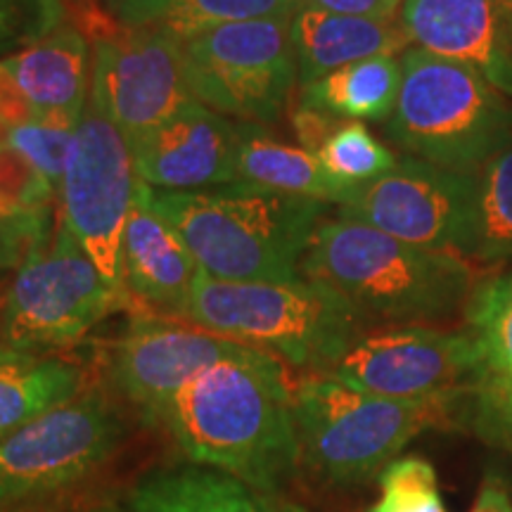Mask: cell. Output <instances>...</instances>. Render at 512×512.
<instances>
[{"mask_svg": "<svg viewBox=\"0 0 512 512\" xmlns=\"http://www.w3.org/2000/svg\"><path fill=\"white\" fill-rule=\"evenodd\" d=\"M285 363L261 349L228 358L188 384L155 425L188 463L214 467L264 494H280L299 458Z\"/></svg>", "mask_w": 512, "mask_h": 512, "instance_id": "6da1fadb", "label": "cell"}, {"mask_svg": "<svg viewBox=\"0 0 512 512\" xmlns=\"http://www.w3.org/2000/svg\"><path fill=\"white\" fill-rule=\"evenodd\" d=\"M143 185L147 204L174 226L209 278L228 283L302 278V259L325 202L245 183L202 190Z\"/></svg>", "mask_w": 512, "mask_h": 512, "instance_id": "7a4b0ae2", "label": "cell"}, {"mask_svg": "<svg viewBox=\"0 0 512 512\" xmlns=\"http://www.w3.org/2000/svg\"><path fill=\"white\" fill-rule=\"evenodd\" d=\"M302 275L342 294L368 325H425L470 302L477 273L463 256L408 245L339 214L320 221Z\"/></svg>", "mask_w": 512, "mask_h": 512, "instance_id": "3957f363", "label": "cell"}, {"mask_svg": "<svg viewBox=\"0 0 512 512\" xmlns=\"http://www.w3.org/2000/svg\"><path fill=\"white\" fill-rule=\"evenodd\" d=\"M185 320L268 351L306 375H328L368 332L342 294L311 278L228 283L200 271Z\"/></svg>", "mask_w": 512, "mask_h": 512, "instance_id": "277c9868", "label": "cell"}, {"mask_svg": "<svg viewBox=\"0 0 512 512\" xmlns=\"http://www.w3.org/2000/svg\"><path fill=\"white\" fill-rule=\"evenodd\" d=\"M456 401L387 399L328 375H306L292 389L299 458L330 484L370 482L418 434L448 425Z\"/></svg>", "mask_w": 512, "mask_h": 512, "instance_id": "5b68a950", "label": "cell"}, {"mask_svg": "<svg viewBox=\"0 0 512 512\" xmlns=\"http://www.w3.org/2000/svg\"><path fill=\"white\" fill-rule=\"evenodd\" d=\"M401 91L384 133L441 169L472 174L512 140V100L467 64L420 48L401 57Z\"/></svg>", "mask_w": 512, "mask_h": 512, "instance_id": "8992f818", "label": "cell"}, {"mask_svg": "<svg viewBox=\"0 0 512 512\" xmlns=\"http://www.w3.org/2000/svg\"><path fill=\"white\" fill-rule=\"evenodd\" d=\"M119 311L138 313L128 292L100 273L57 214L55 233L22 261L5 292L0 344L62 351Z\"/></svg>", "mask_w": 512, "mask_h": 512, "instance_id": "52a82bcc", "label": "cell"}, {"mask_svg": "<svg viewBox=\"0 0 512 512\" xmlns=\"http://www.w3.org/2000/svg\"><path fill=\"white\" fill-rule=\"evenodd\" d=\"M195 100L228 119L278 124L297 83L292 17L230 22L181 43Z\"/></svg>", "mask_w": 512, "mask_h": 512, "instance_id": "ba28073f", "label": "cell"}, {"mask_svg": "<svg viewBox=\"0 0 512 512\" xmlns=\"http://www.w3.org/2000/svg\"><path fill=\"white\" fill-rule=\"evenodd\" d=\"M126 418L102 389H86L0 439V505L72 496L119 451Z\"/></svg>", "mask_w": 512, "mask_h": 512, "instance_id": "9c48e42d", "label": "cell"}, {"mask_svg": "<svg viewBox=\"0 0 512 512\" xmlns=\"http://www.w3.org/2000/svg\"><path fill=\"white\" fill-rule=\"evenodd\" d=\"M138 190L126 133L91 83L60 190V216L88 259L119 290L121 238Z\"/></svg>", "mask_w": 512, "mask_h": 512, "instance_id": "30bf717a", "label": "cell"}, {"mask_svg": "<svg viewBox=\"0 0 512 512\" xmlns=\"http://www.w3.org/2000/svg\"><path fill=\"white\" fill-rule=\"evenodd\" d=\"M328 377L387 399H453L479 392L486 366L470 330L387 325L358 339Z\"/></svg>", "mask_w": 512, "mask_h": 512, "instance_id": "8fae6325", "label": "cell"}, {"mask_svg": "<svg viewBox=\"0 0 512 512\" xmlns=\"http://www.w3.org/2000/svg\"><path fill=\"white\" fill-rule=\"evenodd\" d=\"M472 197L475 171L460 174L418 157H399L389 174L351 188L339 209L408 245L465 259Z\"/></svg>", "mask_w": 512, "mask_h": 512, "instance_id": "7c38bea8", "label": "cell"}, {"mask_svg": "<svg viewBox=\"0 0 512 512\" xmlns=\"http://www.w3.org/2000/svg\"><path fill=\"white\" fill-rule=\"evenodd\" d=\"M252 349L188 320L133 313L107 351V377L121 399L155 425L166 403L197 373Z\"/></svg>", "mask_w": 512, "mask_h": 512, "instance_id": "4fadbf2b", "label": "cell"}, {"mask_svg": "<svg viewBox=\"0 0 512 512\" xmlns=\"http://www.w3.org/2000/svg\"><path fill=\"white\" fill-rule=\"evenodd\" d=\"M91 83L128 143L195 100L185 79L181 41L150 29L121 27L119 34L93 41Z\"/></svg>", "mask_w": 512, "mask_h": 512, "instance_id": "5bb4252c", "label": "cell"}, {"mask_svg": "<svg viewBox=\"0 0 512 512\" xmlns=\"http://www.w3.org/2000/svg\"><path fill=\"white\" fill-rule=\"evenodd\" d=\"M411 48L467 64L512 100V0H403Z\"/></svg>", "mask_w": 512, "mask_h": 512, "instance_id": "9a60e30c", "label": "cell"}, {"mask_svg": "<svg viewBox=\"0 0 512 512\" xmlns=\"http://www.w3.org/2000/svg\"><path fill=\"white\" fill-rule=\"evenodd\" d=\"M136 176L157 190H202L235 183L238 121L192 100L131 143Z\"/></svg>", "mask_w": 512, "mask_h": 512, "instance_id": "2e32d148", "label": "cell"}, {"mask_svg": "<svg viewBox=\"0 0 512 512\" xmlns=\"http://www.w3.org/2000/svg\"><path fill=\"white\" fill-rule=\"evenodd\" d=\"M200 266L181 233L150 207L138 181L121 238V278L138 313L188 318L192 283Z\"/></svg>", "mask_w": 512, "mask_h": 512, "instance_id": "e0dca14e", "label": "cell"}, {"mask_svg": "<svg viewBox=\"0 0 512 512\" xmlns=\"http://www.w3.org/2000/svg\"><path fill=\"white\" fill-rule=\"evenodd\" d=\"M292 48L297 60V86H309L370 57L403 55L411 48V41L396 17L332 15L302 5L292 15Z\"/></svg>", "mask_w": 512, "mask_h": 512, "instance_id": "ac0fdd59", "label": "cell"}, {"mask_svg": "<svg viewBox=\"0 0 512 512\" xmlns=\"http://www.w3.org/2000/svg\"><path fill=\"white\" fill-rule=\"evenodd\" d=\"M91 48V38L67 22L41 41L3 57V64L38 114L81 119L91 91Z\"/></svg>", "mask_w": 512, "mask_h": 512, "instance_id": "d6986e66", "label": "cell"}, {"mask_svg": "<svg viewBox=\"0 0 512 512\" xmlns=\"http://www.w3.org/2000/svg\"><path fill=\"white\" fill-rule=\"evenodd\" d=\"M131 512H297L228 472L195 463L159 467L126 491Z\"/></svg>", "mask_w": 512, "mask_h": 512, "instance_id": "ffe728a7", "label": "cell"}, {"mask_svg": "<svg viewBox=\"0 0 512 512\" xmlns=\"http://www.w3.org/2000/svg\"><path fill=\"white\" fill-rule=\"evenodd\" d=\"M86 392V370L57 351L0 344V439Z\"/></svg>", "mask_w": 512, "mask_h": 512, "instance_id": "44dd1931", "label": "cell"}, {"mask_svg": "<svg viewBox=\"0 0 512 512\" xmlns=\"http://www.w3.org/2000/svg\"><path fill=\"white\" fill-rule=\"evenodd\" d=\"M235 183L311 197L325 204H339L349 195L347 188L325 174L311 152L283 143L264 126L252 124V121H238Z\"/></svg>", "mask_w": 512, "mask_h": 512, "instance_id": "7402d4cb", "label": "cell"}, {"mask_svg": "<svg viewBox=\"0 0 512 512\" xmlns=\"http://www.w3.org/2000/svg\"><path fill=\"white\" fill-rule=\"evenodd\" d=\"M302 0H107V10L126 29L162 31L188 41L230 22L292 17Z\"/></svg>", "mask_w": 512, "mask_h": 512, "instance_id": "603a6c76", "label": "cell"}, {"mask_svg": "<svg viewBox=\"0 0 512 512\" xmlns=\"http://www.w3.org/2000/svg\"><path fill=\"white\" fill-rule=\"evenodd\" d=\"M401 91V60L394 55L349 64L323 79L299 86V107L339 119H389Z\"/></svg>", "mask_w": 512, "mask_h": 512, "instance_id": "cb8c5ba5", "label": "cell"}, {"mask_svg": "<svg viewBox=\"0 0 512 512\" xmlns=\"http://www.w3.org/2000/svg\"><path fill=\"white\" fill-rule=\"evenodd\" d=\"M467 325L482 349L486 380L479 394L512 422V273L496 275L472 292Z\"/></svg>", "mask_w": 512, "mask_h": 512, "instance_id": "d4e9b609", "label": "cell"}, {"mask_svg": "<svg viewBox=\"0 0 512 512\" xmlns=\"http://www.w3.org/2000/svg\"><path fill=\"white\" fill-rule=\"evenodd\" d=\"M467 261L482 271L512 259V140L475 171Z\"/></svg>", "mask_w": 512, "mask_h": 512, "instance_id": "484cf974", "label": "cell"}, {"mask_svg": "<svg viewBox=\"0 0 512 512\" xmlns=\"http://www.w3.org/2000/svg\"><path fill=\"white\" fill-rule=\"evenodd\" d=\"M316 159L323 171L342 188L375 181L394 169L399 157L382 145L363 121L344 119L325 145L316 152Z\"/></svg>", "mask_w": 512, "mask_h": 512, "instance_id": "4316f807", "label": "cell"}, {"mask_svg": "<svg viewBox=\"0 0 512 512\" xmlns=\"http://www.w3.org/2000/svg\"><path fill=\"white\" fill-rule=\"evenodd\" d=\"M76 126H79V119L60 117V114H38L34 121L10 131V147H15L19 155L46 178L57 197L62 190Z\"/></svg>", "mask_w": 512, "mask_h": 512, "instance_id": "83f0119b", "label": "cell"}, {"mask_svg": "<svg viewBox=\"0 0 512 512\" xmlns=\"http://www.w3.org/2000/svg\"><path fill=\"white\" fill-rule=\"evenodd\" d=\"M380 498L368 512H446L437 472L425 458H396L377 477Z\"/></svg>", "mask_w": 512, "mask_h": 512, "instance_id": "f1b7e54d", "label": "cell"}, {"mask_svg": "<svg viewBox=\"0 0 512 512\" xmlns=\"http://www.w3.org/2000/svg\"><path fill=\"white\" fill-rule=\"evenodd\" d=\"M67 24L60 0H0V60Z\"/></svg>", "mask_w": 512, "mask_h": 512, "instance_id": "f546056e", "label": "cell"}, {"mask_svg": "<svg viewBox=\"0 0 512 512\" xmlns=\"http://www.w3.org/2000/svg\"><path fill=\"white\" fill-rule=\"evenodd\" d=\"M53 209L22 207L0 197V273L22 266L36 247L46 245L55 230Z\"/></svg>", "mask_w": 512, "mask_h": 512, "instance_id": "4dcf8cb0", "label": "cell"}, {"mask_svg": "<svg viewBox=\"0 0 512 512\" xmlns=\"http://www.w3.org/2000/svg\"><path fill=\"white\" fill-rule=\"evenodd\" d=\"M0 197L22 207H53L57 192L15 147H0Z\"/></svg>", "mask_w": 512, "mask_h": 512, "instance_id": "1f68e13d", "label": "cell"}, {"mask_svg": "<svg viewBox=\"0 0 512 512\" xmlns=\"http://www.w3.org/2000/svg\"><path fill=\"white\" fill-rule=\"evenodd\" d=\"M67 22L93 41L119 34L121 24L107 10V0H60Z\"/></svg>", "mask_w": 512, "mask_h": 512, "instance_id": "d6a6232c", "label": "cell"}, {"mask_svg": "<svg viewBox=\"0 0 512 512\" xmlns=\"http://www.w3.org/2000/svg\"><path fill=\"white\" fill-rule=\"evenodd\" d=\"M290 121H292L294 136H297L299 145H302L306 152H311V155L316 157V152L325 145V140H328L332 133L337 131L339 124H342L344 119L297 105V107H294Z\"/></svg>", "mask_w": 512, "mask_h": 512, "instance_id": "836d02e7", "label": "cell"}, {"mask_svg": "<svg viewBox=\"0 0 512 512\" xmlns=\"http://www.w3.org/2000/svg\"><path fill=\"white\" fill-rule=\"evenodd\" d=\"M38 117L36 107L31 105L27 93L19 88L15 76L0 60V121L8 124L10 128L24 126Z\"/></svg>", "mask_w": 512, "mask_h": 512, "instance_id": "e575fe53", "label": "cell"}, {"mask_svg": "<svg viewBox=\"0 0 512 512\" xmlns=\"http://www.w3.org/2000/svg\"><path fill=\"white\" fill-rule=\"evenodd\" d=\"M403 0H302L304 8H316L332 15L394 19Z\"/></svg>", "mask_w": 512, "mask_h": 512, "instance_id": "d590c367", "label": "cell"}, {"mask_svg": "<svg viewBox=\"0 0 512 512\" xmlns=\"http://www.w3.org/2000/svg\"><path fill=\"white\" fill-rule=\"evenodd\" d=\"M470 512H512V501L508 489L501 484V479L486 477V482L479 489V496Z\"/></svg>", "mask_w": 512, "mask_h": 512, "instance_id": "8d00e7d4", "label": "cell"}, {"mask_svg": "<svg viewBox=\"0 0 512 512\" xmlns=\"http://www.w3.org/2000/svg\"><path fill=\"white\" fill-rule=\"evenodd\" d=\"M72 496L50 498V501L19 503V505H0V512H72Z\"/></svg>", "mask_w": 512, "mask_h": 512, "instance_id": "74e56055", "label": "cell"}, {"mask_svg": "<svg viewBox=\"0 0 512 512\" xmlns=\"http://www.w3.org/2000/svg\"><path fill=\"white\" fill-rule=\"evenodd\" d=\"M86 512H131V510L119 501H100L91 505V508H86Z\"/></svg>", "mask_w": 512, "mask_h": 512, "instance_id": "f35d334b", "label": "cell"}, {"mask_svg": "<svg viewBox=\"0 0 512 512\" xmlns=\"http://www.w3.org/2000/svg\"><path fill=\"white\" fill-rule=\"evenodd\" d=\"M0 306H3V299H0Z\"/></svg>", "mask_w": 512, "mask_h": 512, "instance_id": "ab89813d", "label": "cell"}]
</instances>
